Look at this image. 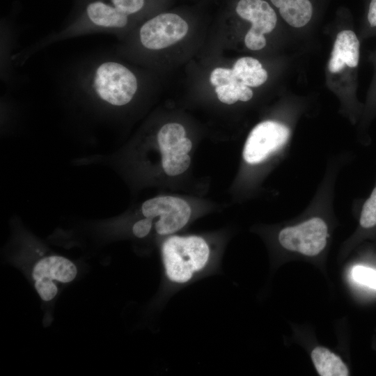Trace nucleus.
<instances>
[{
    "mask_svg": "<svg viewBox=\"0 0 376 376\" xmlns=\"http://www.w3.org/2000/svg\"><path fill=\"white\" fill-rule=\"evenodd\" d=\"M164 273L172 283L182 285L191 281L208 265L210 249L198 235H172L162 246Z\"/></svg>",
    "mask_w": 376,
    "mask_h": 376,
    "instance_id": "1",
    "label": "nucleus"
},
{
    "mask_svg": "<svg viewBox=\"0 0 376 376\" xmlns=\"http://www.w3.org/2000/svg\"><path fill=\"white\" fill-rule=\"evenodd\" d=\"M89 88L100 102L113 107L128 104L138 88L134 74L124 65L111 61L100 63L93 70Z\"/></svg>",
    "mask_w": 376,
    "mask_h": 376,
    "instance_id": "2",
    "label": "nucleus"
},
{
    "mask_svg": "<svg viewBox=\"0 0 376 376\" xmlns=\"http://www.w3.org/2000/svg\"><path fill=\"white\" fill-rule=\"evenodd\" d=\"M235 10L241 18L251 23L244 37L246 47L253 51L264 48L267 44L265 34L271 33L278 21L274 8L265 0H240Z\"/></svg>",
    "mask_w": 376,
    "mask_h": 376,
    "instance_id": "3",
    "label": "nucleus"
},
{
    "mask_svg": "<svg viewBox=\"0 0 376 376\" xmlns=\"http://www.w3.org/2000/svg\"><path fill=\"white\" fill-rule=\"evenodd\" d=\"M327 236L326 223L319 217H313L298 225L282 229L279 235V241L283 248L289 251L314 256L324 249Z\"/></svg>",
    "mask_w": 376,
    "mask_h": 376,
    "instance_id": "4",
    "label": "nucleus"
},
{
    "mask_svg": "<svg viewBox=\"0 0 376 376\" xmlns=\"http://www.w3.org/2000/svg\"><path fill=\"white\" fill-rule=\"evenodd\" d=\"M145 217L159 219L155 224L159 235H167L182 229L189 221L191 207L183 199L173 196H159L145 201L141 207Z\"/></svg>",
    "mask_w": 376,
    "mask_h": 376,
    "instance_id": "5",
    "label": "nucleus"
},
{
    "mask_svg": "<svg viewBox=\"0 0 376 376\" xmlns=\"http://www.w3.org/2000/svg\"><path fill=\"white\" fill-rule=\"evenodd\" d=\"M289 129L283 124L266 120L256 125L246 141L243 157L251 164L263 162L288 141Z\"/></svg>",
    "mask_w": 376,
    "mask_h": 376,
    "instance_id": "6",
    "label": "nucleus"
},
{
    "mask_svg": "<svg viewBox=\"0 0 376 376\" xmlns=\"http://www.w3.org/2000/svg\"><path fill=\"white\" fill-rule=\"evenodd\" d=\"M187 23L174 13H162L148 20L141 27L139 38L148 49L159 50L183 38L188 31Z\"/></svg>",
    "mask_w": 376,
    "mask_h": 376,
    "instance_id": "7",
    "label": "nucleus"
},
{
    "mask_svg": "<svg viewBox=\"0 0 376 376\" xmlns=\"http://www.w3.org/2000/svg\"><path fill=\"white\" fill-rule=\"evenodd\" d=\"M359 59L360 41L355 32L351 29L340 31L336 37L328 61L329 72L336 74L344 68L355 70Z\"/></svg>",
    "mask_w": 376,
    "mask_h": 376,
    "instance_id": "8",
    "label": "nucleus"
},
{
    "mask_svg": "<svg viewBox=\"0 0 376 376\" xmlns=\"http://www.w3.org/2000/svg\"><path fill=\"white\" fill-rule=\"evenodd\" d=\"M76 275L75 265L67 258L57 256L46 257L39 260L32 273L35 281L46 278L62 283L70 282Z\"/></svg>",
    "mask_w": 376,
    "mask_h": 376,
    "instance_id": "9",
    "label": "nucleus"
},
{
    "mask_svg": "<svg viewBox=\"0 0 376 376\" xmlns=\"http://www.w3.org/2000/svg\"><path fill=\"white\" fill-rule=\"evenodd\" d=\"M281 17L290 26L299 29L312 19L314 7L311 0H270Z\"/></svg>",
    "mask_w": 376,
    "mask_h": 376,
    "instance_id": "10",
    "label": "nucleus"
},
{
    "mask_svg": "<svg viewBox=\"0 0 376 376\" xmlns=\"http://www.w3.org/2000/svg\"><path fill=\"white\" fill-rule=\"evenodd\" d=\"M236 78L249 87H258L267 79L268 74L256 58L244 56L240 58L232 68Z\"/></svg>",
    "mask_w": 376,
    "mask_h": 376,
    "instance_id": "11",
    "label": "nucleus"
},
{
    "mask_svg": "<svg viewBox=\"0 0 376 376\" xmlns=\"http://www.w3.org/2000/svg\"><path fill=\"white\" fill-rule=\"evenodd\" d=\"M311 359L321 376H347L349 371L340 358L330 350L316 347L311 352Z\"/></svg>",
    "mask_w": 376,
    "mask_h": 376,
    "instance_id": "12",
    "label": "nucleus"
},
{
    "mask_svg": "<svg viewBox=\"0 0 376 376\" xmlns=\"http://www.w3.org/2000/svg\"><path fill=\"white\" fill-rule=\"evenodd\" d=\"M218 99L223 103L232 104L237 100L247 102L253 97V91L241 81H237L215 88Z\"/></svg>",
    "mask_w": 376,
    "mask_h": 376,
    "instance_id": "13",
    "label": "nucleus"
},
{
    "mask_svg": "<svg viewBox=\"0 0 376 376\" xmlns=\"http://www.w3.org/2000/svg\"><path fill=\"white\" fill-rule=\"evenodd\" d=\"M185 137L184 127L178 123H167L162 126L157 134V142L160 150L169 148Z\"/></svg>",
    "mask_w": 376,
    "mask_h": 376,
    "instance_id": "14",
    "label": "nucleus"
},
{
    "mask_svg": "<svg viewBox=\"0 0 376 376\" xmlns=\"http://www.w3.org/2000/svg\"><path fill=\"white\" fill-rule=\"evenodd\" d=\"M161 154L162 167L168 175L175 176L182 173L189 168L191 163V158L188 154L181 155Z\"/></svg>",
    "mask_w": 376,
    "mask_h": 376,
    "instance_id": "15",
    "label": "nucleus"
},
{
    "mask_svg": "<svg viewBox=\"0 0 376 376\" xmlns=\"http://www.w3.org/2000/svg\"><path fill=\"white\" fill-rule=\"evenodd\" d=\"M359 224L363 228L376 226V187L363 205Z\"/></svg>",
    "mask_w": 376,
    "mask_h": 376,
    "instance_id": "16",
    "label": "nucleus"
},
{
    "mask_svg": "<svg viewBox=\"0 0 376 376\" xmlns=\"http://www.w3.org/2000/svg\"><path fill=\"white\" fill-rule=\"evenodd\" d=\"M353 279L358 283L376 289V270L363 266H355L352 270Z\"/></svg>",
    "mask_w": 376,
    "mask_h": 376,
    "instance_id": "17",
    "label": "nucleus"
},
{
    "mask_svg": "<svg viewBox=\"0 0 376 376\" xmlns=\"http://www.w3.org/2000/svg\"><path fill=\"white\" fill-rule=\"evenodd\" d=\"M239 81L234 75L232 69L217 68L210 76V81L215 87L228 84Z\"/></svg>",
    "mask_w": 376,
    "mask_h": 376,
    "instance_id": "18",
    "label": "nucleus"
},
{
    "mask_svg": "<svg viewBox=\"0 0 376 376\" xmlns=\"http://www.w3.org/2000/svg\"><path fill=\"white\" fill-rule=\"evenodd\" d=\"M35 288L44 301H49L53 299L58 291L57 287L52 280L46 278L36 280Z\"/></svg>",
    "mask_w": 376,
    "mask_h": 376,
    "instance_id": "19",
    "label": "nucleus"
},
{
    "mask_svg": "<svg viewBox=\"0 0 376 376\" xmlns=\"http://www.w3.org/2000/svg\"><path fill=\"white\" fill-rule=\"evenodd\" d=\"M111 2L127 15L139 12L144 6V0H111Z\"/></svg>",
    "mask_w": 376,
    "mask_h": 376,
    "instance_id": "20",
    "label": "nucleus"
},
{
    "mask_svg": "<svg viewBox=\"0 0 376 376\" xmlns=\"http://www.w3.org/2000/svg\"><path fill=\"white\" fill-rule=\"evenodd\" d=\"M363 33L366 36L376 33V0L369 1Z\"/></svg>",
    "mask_w": 376,
    "mask_h": 376,
    "instance_id": "21",
    "label": "nucleus"
},
{
    "mask_svg": "<svg viewBox=\"0 0 376 376\" xmlns=\"http://www.w3.org/2000/svg\"><path fill=\"white\" fill-rule=\"evenodd\" d=\"M192 148V143L191 140L188 138H182L177 144L175 146L164 150H160L161 153H170L172 155H185L191 150Z\"/></svg>",
    "mask_w": 376,
    "mask_h": 376,
    "instance_id": "22",
    "label": "nucleus"
},
{
    "mask_svg": "<svg viewBox=\"0 0 376 376\" xmlns=\"http://www.w3.org/2000/svg\"><path fill=\"white\" fill-rule=\"evenodd\" d=\"M152 226V219L146 217L139 220L133 225L132 233L139 238L144 237L149 234Z\"/></svg>",
    "mask_w": 376,
    "mask_h": 376,
    "instance_id": "23",
    "label": "nucleus"
},
{
    "mask_svg": "<svg viewBox=\"0 0 376 376\" xmlns=\"http://www.w3.org/2000/svg\"><path fill=\"white\" fill-rule=\"evenodd\" d=\"M373 95L374 96V99L376 100V79L374 85V89H373Z\"/></svg>",
    "mask_w": 376,
    "mask_h": 376,
    "instance_id": "24",
    "label": "nucleus"
}]
</instances>
